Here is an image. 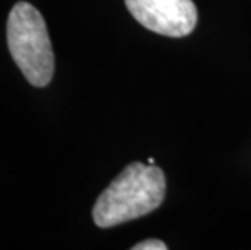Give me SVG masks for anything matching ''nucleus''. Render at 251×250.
<instances>
[{
  "instance_id": "f257e3e1",
  "label": "nucleus",
  "mask_w": 251,
  "mask_h": 250,
  "mask_svg": "<svg viewBox=\"0 0 251 250\" xmlns=\"http://www.w3.org/2000/svg\"><path fill=\"white\" fill-rule=\"evenodd\" d=\"M165 196V175L154 164L131 163L104 190L93 208L99 227H112L159 208Z\"/></svg>"
},
{
  "instance_id": "7ed1b4c3",
  "label": "nucleus",
  "mask_w": 251,
  "mask_h": 250,
  "mask_svg": "<svg viewBox=\"0 0 251 250\" xmlns=\"http://www.w3.org/2000/svg\"><path fill=\"white\" fill-rule=\"evenodd\" d=\"M125 5L144 28L170 38L190 34L198 21L193 0H125Z\"/></svg>"
},
{
  "instance_id": "f03ea898",
  "label": "nucleus",
  "mask_w": 251,
  "mask_h": 250,
  "mask_svg": "<svg viewBox=\"0 0 251 250\" xmlns=\"http://www.w3.org/2000/svg\"><path fill=\"white\" fill-rule=\"evenodd\" d=\"M7 44L25 78L44 88L54 75V51L46 21L39 10L28 2H18L7 20Z\"/></svg>"
},
{
  "instance_id": "20e7f679",
  "label": "nucleus",
  "mask_w": 251,
  "mask_h": 250,
  "mask_svg": "<svg viewBox=\"0 0 251 250\" xmlns=\"http://www.w3.org/2000/svg\"><path fill=\"white\" fill-rule=\"evenodd\" d=\"M165 249H167V246H165L162 241H157V239L143 241L133 247V250H165Z\"/></svg>"
}]
</instances>
